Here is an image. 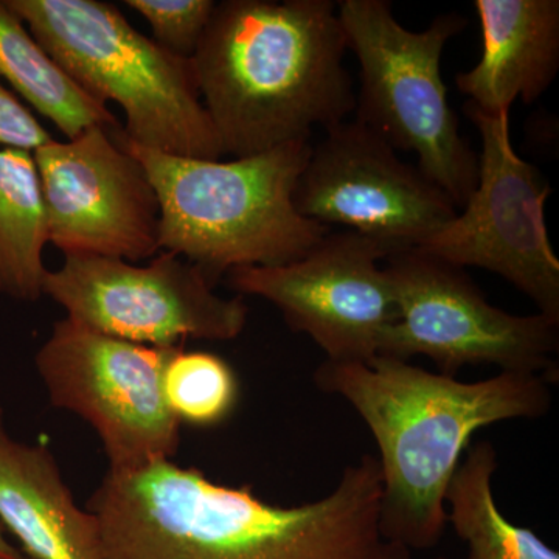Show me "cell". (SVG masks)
<instances>
[{
  "mask_svg": "<svg viewBox=\"0 0 559 559\" xmlns=\"http://www.w3.org/2000/svg\"><path fill=\"white\" fill-rule=\"evenodd\" d=\"M484 51L457 87L488 114L538 100L559 69L558 0H476Z\"/></svg>",
  "mask_w": 559,
  "mask_h": 559,
  "instance_id": "obj_15",
  "label": "cell"
},
{
  "mask_svg": "<svg viewBox=\"0 0 559 559\" xmlns=\"http://www.w3.org/2000/svg\"><path fill=\"white\" fill-rule=\"evenodd\" d=\"M106 127L33 153L49 242L66 255L135 263L160 252V209L145 168Z\"/></svg>",
  "mask_w": 559,
  "mask_h": 559,
  "instance_id": "obj_13",
  "label": "cell"
},
{
  "mask_svg": "<svg viewBox=\"0 0 559 559\" xmlns=\"http://www.w3.org/2000/svg\"><path fill=\"white\" fill-rule=\"evenodd\" d=\"M348 44L331 0H224L191 57L194 81L235 159L347 120L356 95Z\"/></svg>",
  "mask_w": 559,
  "mask_h": 559,
  "instance_id": "obj_3",
  "label": "cell"
},
{
  "mask_svg": "<svg viewBox=\"0 0 559 559\" xmlns=\"http://www.w3.org/2000/svg\"><path fill=\"white\" fill-rule=\"evenodd\" d=\"M549 382L518 371L463 382L382 355L369 362L326 359L314 370L318 389L347 401L377 441L381 535L411 551L443 538L448 488L474 433L549 414Z\"/></svg>",
  "mask_w": 559,
  "mask_h": 559,
  "instance_id": "obj_2",
  "label": "cell"
},
{
  "mask_svg": "<svg viewBox=\"0 0 559 559\" xmlns=\"http://www.w3.org/2000/svg\"><path fill=\"white\" fill-rule=\"evenodd\" d=\"M0 525L31 559H102L100 528L80 509L46 444L13 439L0 407Z\"/></svg>",
  "mask_w": 559,
  "mask_h": 559,
  "instance_id": "obj_14",
  "label": "cell"
},
{
  "mask_svg": "<svg viewBox=\"0 0 559 559\" xmlns=\"http://www.w3.org/2000/svg\"><path fill=\"white\" fill-rule=\"evenodd\" d=\"M337 14L360 66L355 119L392 148L417 154L419 170L462 209L476 187L479 157L460 135L441 57L468 22L441 14L426 31H409L388 0H342Z\"/></svg>",
  "mask_w": 559,
  "mask_h": 559,
  "instance_id": "obj_6",
  "label": "cell"
},
{
  "mask_svg": "<svg viewBox=\"0 0 559 559\" xmlns=\"http://www.w3.org/2000/svg\"><path fill=\"white\" fill-rule=\"evenodd\" d=\"M5 2L81 90L120 106L124 138L173 156H224L191 61L142 35L117 7L100 0Z\"/></svg>",
  "mask_w": 559,
  "mask_h": 559,
  "instance_id": "obj_5",
  "label": "cell"
},
{
  "mask_svg": "<svg viewBox=\"0 0 559 559\" xmlns=\"http://www.w3.org/2000/svg\"><path fill=\"white\" fill-rule=\"evenodd\" d=\"M293 204L301 218L342 226L393 252L419 248L459 212L425 173L356 119L334 124L311 145Z\"/></svg>",
  "mask_w": 559,
  "mask_h": 559,
  "instance_id": "obj_11",
  "label": "cell"
},
{
  "mask_svg": "<svg viewBox=\"0 0 559 559\" xmlns=\"http://www.w3.org/2000/svg\"><path fill=\"white\" fill-rule=\"evenodd\" d=\"M68 139L91 127L121 130L108 106L92 98L40 47L21 17L0 0V81Z\"/></svg>",
  "mask_w": 559,
  "mask_h": 559,
  "instance_id": "obj_16",
  "label": "cell"
},
{
  "mask_svg": "<svg viewBox=\"0 0 559 559\" xmlns=\"http://www.w3.org/2000/svg\"><path fill=\"white\" fill-rule=\"evenodd\" d=\"M393 250L353 230H329L305 255L282 266L235 267L227 285L271 301L290 330L305 333L326 359L369 362L399 316L380 261Z\"/></svg>",
  "mask_w": 559,
  "mask_h": 559,
  "instance_id": "obj_12",
  "label": "cell"
},
{
  "mask_svg": "<svg viewBox=\"0 0 559 559\" xmlns=\"http://www.w3.org/2000/svg\"><path fill=\"white\" fill-rule=\"evenodd\" d=\"M399 316L382 334L378 355L426 356L440 373L491 364L500 371L558 374V323L543 314L518 316L492 307L462 267L421 249L385 259Z\"/></svg>",
  "mask_w": 559,
  "mask_h": 559,
  "instance_id": "obj_7",
  "label": "cell"
},
{
  "mask_svg": "<svg viewBox=\"0 0 559 559\" xmlns=\"http://www.w3.org/2000/svg\"><path fill=\"white\" fill-rule=\"evenodd\" d=\"M114 138L145 168L159 200V246L197 264L216 285L235 267L300 259L330 227L293 204L311 143L290 142L229 162L191 159Z\"/></svg>",
  "mask_w": 559,
  "mask_h": 559,
  "instance_id": "obj_4",
  "label": "cell"
},
{
  "mask_svg": "<svg viewBox=\"0 0 559 559\" xmlns=\"http://www.w3.org/2000/svg\"><path fill=\"white\" fill-rule=\"evenodd\" d=\"M176 348L134 344L66 318L40 347L36 369L51 404L97 432L109 471H131L178 454L180 423L164 393Z\"/></svg>",
  "mask_w": 559,
  "mask_h": 559,
  "instance_id": "obj_8",
  "label": "cell"
},
{
  "mask_svg": "<svg viewBox=\"0 0 559 559\" xmlns=\"http://www.w3.org/2000/svg\"><path fill=\"white\" fill-rule=\"evenodd\" d=\"M465 112L481 140L476 187L418 249L462 270L499 275L559 325V260L546 224L550 186L513 148L510 110L488 114L466 103Z\"/></svg>",
  "mask_w": 559,
  "mask_h": 559,
  "instance_id": "obj_9",
  "label": "cell"
},
{
  "mask_svg": "<svg viewBox=\"0 0 559 559\" xmlns=\"http://www.w3.org/2000/svg\"><path fill=\"white\" fill-rule=\"evenodd\" d=\"M131 10L145 17L154 40L179 58L191 60L200 46L210 17L213 0H127Z\"/></svg>",
  "mask_w": 559,
  "mask_h": 559,
  "instance_id": "obj_20",
  "label": "cell"
},
{
  "mask_svg": "<svg viewBox=\"0 0 559 559\" xmlns=\"http://www.w3.org/2000/svg\"><path fill=\"white\" fill-rule=\"evenodd\" d=\"M68 318L87 329L150 347L187 340H237L248 322L241 296L221 297L190 261L157 253L146 266L95 255H66L44 283Z\"/></svg>",
  "mask_w": 559,
  "mask_h": 559,
  "instance_id": "obj_10",
  "label": "cell"
},
{
  "mask_svg": "<svg viewBox=\"0 0 559 559\" xmlns=\"http://www.w3.org/2000/svg\"><path fill=\"white\" fill-rule=\"evenodd\" d=\"M447 492L448 524L468 547V559H559L532 528L503 516L492 491L498 452L489 440L469 447Z\"/></svg>",
  "mask_w": 559,
  "mask_h": 559,
  "instance_id": "obj_18",
  "label": "cell"
},
{
  "mask_svg": "<svg viewBox=\"0 0 559 559\" xmlns=\"http://www.w3.org/2000/svg\"><path fill=\"white\" fill-rule=\"evenodd\" d=\"M436 559H448L447 557H439V558H436Z\"/></svg>",
  "mask_w": 559,
  "mask_h": 559,
  "instance_id": "obj_23",
  "label": "cell"
},
{
  "mask_svg": "<svg viewBox=\"0 0 559 559\" xmlns=\"http://www.w3.org/2000/svg\"><path fill=\"white\" fill-rule=\"evenodd\" d=\"M50 140L32 110L0 81V148L35 153Z\"/></svg>",
  "mask_w": 559,
  "mask_h": 559,
  "instance_id": "obj_21",
  "label": "cell"
},
{
  "mask_svg": "<svg viewBox=\"0 0 559 559\" xmlns=\"http://www.w3.org/2000/svg\"><path fill=\"white\" fill-rule=\"evenodd\" d=\"M46 245L49 231L35 157L0 148V294L22 301L44 296Z\"/></svg>",
  "mask_w": 559,
  "mask_h": 559,
  "instance_id": "obj_17",
  "label": "cell"
},
{
  "mask_svg": "<svg viewBox=\"0 0 559 559\" xmlns=\"http://www.w3.org/2000/svg\"><path fill=\"white\" fill-rule=\"evenodd\" d=\"M0 559H31L25 557L24 551L20 547L11 543L2 525H0Z\"/></svg>",
  "mask_w": 559,
  "mask_h": 559,
  "instance_id": "obj_22",
  "label": "cell"
},
{
  "mask_svg": "<svg viewBox=\"0 0 559 559\" xmlns=\"http://www.w3.org/2000/svg\"><path fill=\"white\" fill-rule=\"evenodd\" d=\"M164 393L180 425L215 428L237 409L240 381L218 355L179 347L165 369Z\"/></svg>",
  "mask_w": 559,
  "mask_h": 559,
  "instance_id": "obj_19",
  "label": "cell"
},
{
  "mask_svg": "<svg viewBox=\"0 0 559 559\" xmlns=\"http://www.w3.org/2000/svg\"><path fill=\"white\" fill-rule=\"evenodd\" d=\"M380 463L364 454L323 498L260 499L173 460L108 471L86 509L102 559H414L381 535Z\"/></svg>",
  "mask_w": 559,
  "mask_h": 559,
  "instance_id": "obj_1",
  "label": "cell"
}]
</instances>
